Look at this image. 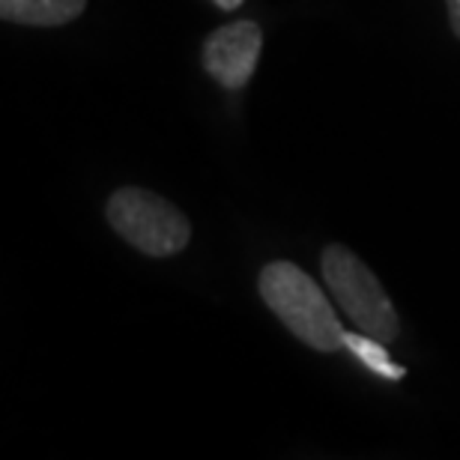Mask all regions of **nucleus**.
<instances>
[{
    "label": "nucleus",
    "instance_id": "f257e3e1",
    "mask_svg": "<svg viewBox=\"0 0 460 460\" xmlns=\"http://www.w3.org/2000/svg\"><path fill=\"white\" fill-rule=\"evenodd\" d=\"M263 305L288 326L293 338L317 353H338L347 341L341 320L323 296L320 284L290 261L266 263L257 275Z\"/></svg>",
    "mask_w": 460,
    "mask_h": 460
},
{
    "label": "nucleus",
    "instance_id": "f03ea898",
    "mask_svg": "<svg viewBox=\"0 0 460 460\" xmlns=\"http://www.w3.org/2000/svg\"><path fill=\"white\" fill-rule=\"evenodd\" d=\"M320 272L326 288L332 290L338 305L347 311L349 323L358 332L376 338L383 344H394L401 338V317L394 311L389 293L383 290L380 279L371 272L362 257L347 245L332 243L320 254Z\"/></svg>",
    "mask_w": 460,
    "mask_h": 460
},
{
    "label": "nucleus",
    "instance_id": "7ed1b4c3",
    "mask_svg": "<svg viewBox=\"0 0 460 460\" xmlns=\"http://www.w3.org/2000/svg\"><path fill=\"white\" fill-rule=\"evenodd\" d=\"M114 234L146 257H173L189 245L191 222L168 198L141 186L117 189L105 204Z\"/></svg>",
    "mask_w": 460,
    "mask_h": 460
},
{
    "label": "nucleus",
    "instance_id": "20e7f679",
    "mask_svg": "<svg viewBox=\"0 0 460 460\" xmlns=\"http://www.w3.org/2000/svg\"><path fill=\"white\" fill-rule=\"evenodd\" d=\"M263 33L254 22H234L213 31L204 40V69L225 90H243L257 69Z\"/></svg>",
    "mask_w": 460,
    "mask_h": 460
},
{
    "label": "nucleus",
    "instance_id": "39448f33",
    "mask_svg": "<svg viewBox=\"0 0 460 460\" xmlns=\"http://www.w3.org/2000/svg\"><path fill=\"white\" fill-rule=\"evenodd\" d=\"M87 0H0V18L27 27H60L84 13Z\"/></svg>",
    "mask_w": 460,
    "mask_h": 460
},
{
    "label": "nucleus",
    "instance_id": "423d86ee",
    "mask_svg": "<svg viewBox=\"0 0 460 460\" xmlns=\"http://www.w3.org/2000/svg\"><path fill=\"white\" fill-rule=\"evenodd\" d=\"M344 347L353 349V353H356L358 358H362V362H365L367 367H371L374 374L385 376V380H401V376L407 374L401 365H394V362H392L389 353H385L383 341H376V338H371V335H365V332L349 335V332H347Z\"/></svg>",
    "mask_w": 460,
    "mask_h": 460
},
{
    "label": "nucleus",
    "instance_id": "0eeeda50",
    "mask_svg": "<svg viewBox=\"0 0 460 460\" xmlns=\"http://www.w3.org/2000/svg\"><path fill=\"white\" fill-rule=\"evenodd\" d=\"M446 9H448V24H452L455 36L460 40V0H446Z\"/></svg>",
    "mask_w": 460,
    "mask_h": 460
},
{
    "label": "nucleus",
    "instance_id": "6e6552de",
    "mask_svg": "<svg viewBox=\"0 0 460 460\" xmlns=\"http://www.w3.org/2000/svg\"><path fill=\"white\" fill-rule=\"evenodd\" d=\"M213 4H216L218 9H225V13H234V9L243 6V0H213Z\"/></svg>",
    "mask_w": 460,
    "mask_h": 460
}]
</instances>
